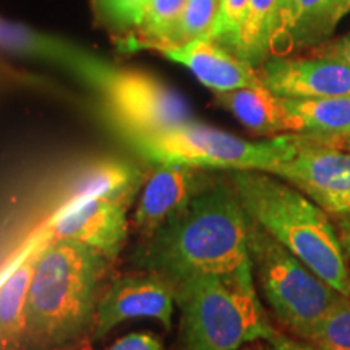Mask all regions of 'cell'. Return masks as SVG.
<instances>
[{
    "mask_svg": "<svg viewBox=\"0 0 350 350\" xmlns=\"http://www.w3.org/2000/svg\"><path fill=\"white\" fill-rule=\"evenodd\" d=\"M252 265L248 216L237 191L219 177L185 208L142 240L137 266L175 284L203 274H224Z\"/></svg>",
    "mask_w": 350,
    "mask_h": 350,
    "instance_id": "cell-1",
    "label": "cell"
},
{
    "mask_svg": "<svg viewBox=\"0 0 350 350\" xmlns=\"http://www.w3.org/2000/svg\"><path fill=\"white\" fill-rule=\"evenodd\" d=\"M109 261L81 242L46 240L29 282L23 350H59L85 340Z\"/></svg>",
    "mask_w": 350,
    "mask_h": 350,
    "instance_id": "cell-2",
    "label": "cell"
},
{
    "mask_svg": "<svg viewBox=\"0 0 350 350\" xmlns=\"http://www.w3.org/2000/svg\"><path fill=\"white\" fill-rule=\"evenodd\" d=\"M245 213L340 295L350 297L345 248L331 216L299 188L260 170H229Z\"/></svg>",
    "mask_w": 350,
    "mask_h": 350,
    "instance_id": "cell-3",
    "label": "cell"
},
{
    "mask_svg": "<svg viewBox=\"0 0 350 350\" xmlns=\"http://www.w3.org/2000/svg\"><path fill=\"white\" fill-rule=\"evenodd\" d=\"M185 350H239L275 334L260 301L252 265L175 284Z\"/></svg>",
    "mask_w": 350,
    "mask_h": 350,
    "instance_id": "cell-4",
    "label": "cell"
},
{
    "mask_svg": "<svg viewBox=\"0 0 350 350\" xmlns=\"http://www.w3.org/2000/svg\"><path fill=\"white\" fill-rule=\"evenodd\" d=\"M124 142L151 165L185 164L219 172L260 170L271 174L294 156L299 133L248 142L224 130L188 120L157 133L125 137Z\"/></svg>",
    "mask_w": 350,
    "mask_h": 350,
    "instance_id": "cell-5",
    "label": "cell"
},
{
    "mask_svg": "<svg viewBox=\"0 0 350 350\" xmlns=\"http://www.w3.org/2000/svg\"><path fill=\"white\" fill-rule=\"evenodd\" d=\"M248 248L253 278L265 304L282 326L305 339L340 294L250 216Z\"/></svg>",
    "mask_w": 350,
    "mask_h": 350,
    "instance_id": "cell-6",
    "label": "cell"
},
{
    "mask_svg": "<svg viewBox=\"0 0 350 350\" xmlns=\"http://www.w3.org/2000/svg\"><path fill=\"white\" fill-rule=\"evenodd\" d=\"M99 94L106 117L122 138L157 133L193 120L183 96L142 70L116 67Z\"/></svg>",
    "mask_w": 350,
    "mask_h": 350,
    "instance_id": "cell-7",
    "label": "cell"
},
{
    "mask_svg": "<svg viewBox=\"0 0 350 350\" xmlns=\"http://www.w3.org/2000/svg\"><path fill=\"white\" fill-rule=\"evenodd\" d=\"M299 188L329 216H350V151L326 139L299 133L297 151L273 172Z\"/></svg>",
    "mask_w": 350,
    "mask_h": 350,
    "instance_id": "cell-8",
    "label": "cell"
},
{
    "mask_svg": "<svg viewBox=\"0 0 350 350\" xmlns=\"http://www.w3.org/2000/svg\"><path fill=\"white\" fill-rule=\"evenodd\" d=\"M175 292L172 282L151 271L124 274L99 295L93 338L103 339L129 319L150 318L172 327Z\"/></svg>",
    "mask_w": 350,
    "mask_h": 350,
    "instance_id": "cell-9",
    "label": "cell"
},
{
    "mask_svg": "<svg viewBox=\"0 0 350 350\" xmlns=\"http://www.w3.org/2000/svg\"><path fill=\"white\" fill-rule=\"evenodd\" d=\"M213 172L219 170L191 167L185 164L154 165L150 177L144 178L131 222L139 239L151 237L170 216L211 187L219 178Z\"/></svg>",
    "mask_w": 350,
    "mask_h": 350,
    "instance_id": "cell-10",
    "label": "cell"
},
{
    "mask_svg": "<svg viewBox=\"0 0 350 350\" xmlns=\"http://www.w3.org/2000/svg\"><path fill=\"white\" fill-rule=\"evenodd\" d=\"M0 51L64 68L98 93L116 70V65L77 44L3 18H0Z\"/></svg>",
    "mask_w": 350,
    "mask_h": 350,
    "instance_id": "cell-11",
    "label": "cell"
},
{
    "mask_svg": "<svg viewBox=\"0 0 350 350\" xmlns=\"http://www.w3.org/2000/svg\"><path fill=\"white\" fill-rule=\"evenodd\" d=\"M258 75L278 98L350 96V67L326 57L273 55L258 68Z\"/></svg>",
    "mask_w": 350,
    "mask_h": 350,
    "instance_id": "cell-12",
    "label": "cell"
},
{
    "mask_svg": "<svg viewBox=\"0 0 350 350\" xmlns=\"http://www.w3.org/2000/svg\"><path fill=\"white\" fill-rule=\"evenodd\" d=\"M130 201L91 200L75 208L60 209L52 216L47 235L81 242L113 260L129 237Z\"/></svg>",
    "mask_w": 350,
    "mask_h": 350,
    "instance_id": "cell-13",
    "label": "cell"
},
{
    "mask_svg": "<svg viewBox=\"0 0 350 350\" xmlns=\"http://www.w3.org/2000/svg\"><path fill=\"white\" fill-rule=\"evenodd\" d=\"M349 12L350 0H278L271 57L329 41Z\"/></svg>",
    "mask_w": 350,
    "mask_h": 350,
    "instance_id": "cell-14",
    "label": "cell"
},
{
    "mask_svg": "<svg viewBox=\"0 0 350 350\" xmlns=\"http://www.w3.org/2000/svg\"><path fill=\"white\" fill-rule=\"evenodd\" d=\"M157 52L187 67L196 80L214 93L262 85L255 67L213 39H196L178 46H165Z\"/></svg>",
    "mask_w": 350,
    "mask_h": 350,
    "instance_id": "cell-15",
    "label": "cell"
},
{
    "mask_svg": "<svg viewBox=\"0 0 350 350\" xmlns=\"http://www.w3.org/2000/svg\"><path fill=\"white\" fill-rule=\"evenodd\" d=\"M143 182L144 174L137 165L120 159L96 161L73 178L59 211L91 200H133Z\"/></svg>",
    "mask_w": 350,
    "mask_h": 350,
    "instance_id": "cell-16",
    "label": "cell"
},
{
    "mask_svg": "<svg viewBox=\"0 0 350 350\" xmlns=\"http://www.w3.org/2000/svg\"><path fill=\"white\" fill-rule=\"evenodd\" d=\"M47 239L49 235L34 242L33 247L16 261L7 278L0 282V349L2 350H23L29 282Z\"/></svg>",
    "mask_w": 350,
    "mask_h": 350,
    "instance_id": "cell-17",
    "label": "cell"
},
{
    "mask_svg": "<svg viewBox=\"0 0 350 350\" xmlns=\"http://www.w3.org/2000/svg\"><path fill=\"white\" fill-rule=\"evenodd\" d=\"M216 103L258 135L278 137L284 131H292L281 98L265 85L216 93Z\"/></svg>",
    "mask_w": 350,
    "mask_h": 350,
    "instance_id": "cell-18",
    "label": "cell"
},
{
    "mask_svg": "<svg viewBox=\"0 0 350 350\" xmlns=\"http://www.w3.org/2000/svg\"><path fill=\"white\" fill-rule=\"evenodd\" d=\"M292 133L317 138L350 135V96L334 98H281Z\"/></svg>",
    "mask_w": 350,
    "mask_h": 350,
    "instance_id": "cell-19",
    "label": "cell"
},
{
    "mask_svg": "<svg viewBox=\"0 0 350 350\" xmlns=\"http://www.w3.org/2000/svg\"><path fill=\"white\" fill-rule=\"evenodd\" d=\"M278 0H248L237 31L221 46L260 68L271 57Z\"/></svg>",
    "mask_w": 350,
    "mask_h": 350,
    "instance_id": "cell-20",
    "label": "cell"
},
{
    "mask_svg": "<svg viewBox=\"0 0 350 350\" xmlns=\"http://www.w3.org/2000/svg\"><path fill=\"white\" fill-rule=\"evenodd\" d=\"M185 5L187 0H150L135 34L124 39V49L157 51L167 46Z\"/></svg>",
    "mask_w": 350,
    "mask_h": 350,
    "instance_id": "cell-21",
    "label": "cell"
},
{
    "mask_svg": "<svg viewBox=\"0 0 350 350\" xmlns=\"http://www.w3.org/2000/svg\"><path fill=\"white\" fill-rule=\"evenodd\" d=\"M304 340L318 350H350V297L340 295Z\"/></svg>",
    "mask_w": 350,
    "mask_h": 350,
    "instance_id": "cell-22",
    "label": "cell"
},
{
    "mask_svg": "<svg viewBox=\"0 0 350 350\" xmlns=\"http://www.w3.org/2000/svg\"><path fill=\"white\" fill-rule=\"evenodd\" d=\"M221 7L222 0H187V5L167 46H178L196 39H211Z\"/></svg>",
    "mask_w": 350,
    "mask_h": 350,
    "instance_id": "cell-23",
    "label": "cell"
},
{
    "mask_svg": "<svg viewBox=\"0 0 350 350\" xmlns=\"http://www.w3.org/2000/svg\"><path fill=\"white\" fill-rule=\"evenodd\" d=\"M150 0H93L94 13L100 25L116 33L137 29Z\"/></svg>",
    "mask_w": 350,
    "mask_h": 350,
    "instance_id": "cell-24",
    "label": "cell"
},
{
    "mask_svg": "<svg viewBox=\"0 0 350 350\" xmlns=\"http://www.w3.org/2000/svg\"><path fill=\"white\" fill-rule=\"evenodd\" d=\"M247 3L248 0H222L221 13H219L216 28L211 36L213 41L221 44L237 31Z\"/></svg>",
    "mask_w": 350,
    "mask_h": 350,
    "instance_id": "cell-25",
    "label": "cell"
},
{
    "mask_svg": "<svg viewBox=\"0 0 350 350\" xmlns=\"http://www.w3.org/2000/svg\"><path fill=\"white\" fill-rule=\"evenodd\" d=\"M107 350H163V344L151 332H130L117 339Z\"/></svg>",
    "mask_w": 350,
    "mask_h": 350,
    "instance_id": "cell-26",
    "label": "cell"
},
{
    "mask_svg": "<svg viewBox=\"0 0 350 350\" xmlns=\"http://www.w3.org/2000/svg\"><path fill=\"white\" fill-rule=\"evenodd\" d=\"M313 55L338 60V62H342L350 67V33L336 39V41H326L319 44L313 49Z\"/></svg>",
    "mask_w": 350,
    "mask_h": 350,
    "instance_id": "cell-27",
    "label": "cell"
},
{
    "mask_svg": "<svg viewBox=\"0 0 350 350\" xmlns=\"http://www.w3.org/2000/svg\"><path fill=\"white\" fill-rule=\"evenodd\" d=\"M261 344L262 350H318L304 339H294L279 331L275 332L273 338H269L268 340H262Z\"/></svg>",
    "mask_w": 350,
    "mask_h": 350,
    "instance_id": "cell-28",
    "label": "cell"
},
{
    "mask_svg": "<svg viewBox=\"0 0 350 350\" xmlns=\"http://www.w3.org/2000/svg\"><path fill=\"white\" fill-rule=\"evenodd\" d=\"M339 227H340V240H342L344 248H350V216L339 219Z\"/></svg>",
    "mask_w": 350,
    "mask_h": 350,
    "instance_id": "cell-29",
    "label": "cell"
},
{
    "mask_svg": "<svg viewBox=\"0 0 350 350\" xmlns=\"http://www.w3.org/2000/svg\"><path fill=\"white\" fill-rule=\"evenodd\" d=\"M321 139H326V142H331L334 144H338V146H342L345 150L350 151V135L349 137H340V138H321Z\"/></svg>",
    "mask_w": 350,
    "mask_h": 350,
    "instance_id": "cell-30",
    "label": "cell"
},
{
    "mask_svg": "<svg viewBox=\"0 0 350 350\" xmlns=\"http://www.w3.org/2000/svg\"><path fill=\"white\" fill-rule=\"evenodd\" d=\"M239 350H262V344H261V342L247 344V345H243V347L239 349Z\"/></svg>",
    "mask_w": 350,
    "mask_h": 350,
    "instance_id": "cell-31",
    "label": "cell"
},
{
    "mask_svg": "<svg viewBox=\"0 0 350 350\" xmlns=\"http://www.w3.org/2000/svg\"><path fill=\"white\" fill-rule=\"evenodd\" d=\"M59 350H91L90 345L88 344H77V345H72V347H67V349H59Z\"/></svg>",
    "mask_w": 350,
    "mask_h": 350,
    "instance_id": "cell-32",
    "label": "cell"
},
{
    "mask_svg": "<svg viewBox=\"0 0 350 350\" xmlns=\"http://www.w3.org/2000/svg\"><path fill=\"white\" fill-rule=\"evenodd\" d=\"M349 275H350V265H349Z\"/></svg>",
    "mask_w": 350,
    "mask_h": 350,
    "instance_id": "cell-33",
    "label": "cell"
},
{
    "mask_svg": "<svg viewBox=\"0 0 350 350\" xmlns=\"http://www.w3.org/2000/svg\"><path fill=\"white\" fill-rule=\"evenodd\" d=\"M0 350H2V349H0Z\"/></svg>",
    "mask_w": 350,
    "mask_h": 350,
    "instance_id": "cell-34",
    "label": "cell"
}]
</instances>
